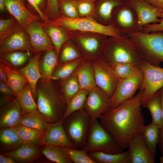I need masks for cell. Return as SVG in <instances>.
Masks as SVG:
<instances>
[{"label": "cell", "instance_id": "1", "mask_svg": "<svg viewBox=\"0 0 163 163\" xmlns=\"http://www.w3.org/2000/svg\"><path fill=\"white\" fill-rule=\"evenodd\" d=\"M143 91L139 90L134 96L110 109L98 120L103 127L124 150L130 140L141 133L145 125L141 112Z\"/></svg>", "mask_w": 163, "mask_h": 163}, {"label": "cell", "instance_id": "2", "mask_svg": "<svg viewBox=\"0 0 163 163\" xmlns=\"http://www.w3.org/2000/svg\"><path fill=\"white\" fill-rule=\"evenodd\" d=\"M56 82L40 79L36 85L38 110L49 123L62 121L67 106L58 82Z\"/></svg>", "mask_w": 163, "mask_h": 163}, {"label": "cell", "instance_id": "3", "mask_svg": "<svg viewBox=\"0 0 163 163\" xmlns=\"http://www.w3.org/2000/svg\"><path fill=\"white\" fill-rule=\"evenodd\" d=\"M101 59L109 66L127 62L139 67L143 59L136 45L127 34L108 37Z\"/></svg>", "mask_w": 163, "mask_h": 163}, {"label": "cell", "instance_id": "4", "mask_svg": "<svg viewBox=\"0 0 163 163\" xmlns=\"http://www.w3.org/2000/svg\"><path fill=\"white\" fill-rule=\"evenodd\" d=\"M127 35L144 59L152 65L160 66L163 62V31L150 33L140 31Z\"/></svg>", "mask_w": 163, "mask_h": 163}, {"label": "cell", "instance_id": "5", "mask_svg": "<svg viewBox=\"0 0 163 163\" xmlns=\"http://www.w3.org/2000/svg\"><path fill=\"white\" fill-rule=\"evenodd\" d=\"M66 30L69 39L83 57L91 61L101 59L108 36L97 33Z\"/></svg>", "mask_w": 163, "mask_h": 163}, {"label": "cell", "instance_id": "6", "mask_svg": "<svg viewBox=\"0 0 163 163\" xmlns=\"http://www.w3.org/2000/svg\"><path fill=\"white\" fill-rule=\"evenodd\" d=\"M82 149L88 153L99 152L119 154L124 151L98 119H92L88 139Z\"/></svg>", "mask_w": 163, "mask_h": 163}, {"label": "cell", "instance_id": "7", "mask_svg": "<svg viewBox=\"0 0 163 163\" xmlns=\"http://www.w3.org/2000/svg\"><path fill=\"white\" fill-rule=\"evenodd\" d=\"M92 119L83 108L77 110L62 120L69 139L77 149H82L87 142Z\"/></svg>", "mask_w": 163, "mask_h": 163}, {"label": "cell", "instance_id": "8", "mask_svg": "<svg viewBox=\"0 0 163 163\" xmlns=\"http://www.w3.org/2000/svg\"><path fill=\"white\" fill-rule=\"evenodd\" d=\"M50 21L53 24L69 31L97 33L108 37H117L120 35L112 25L102 24L92 17L72 18L61 15Z\"/></svg>", "mask_w": 163, "mask_h": 163}, {"label": "cell", "instance_id": "9", "mask_svg": "<svg viewBox=\"0 0 163 163\" xmlns=\"http://www.w3.org/2000/svg\"><path fill=\"white\" fill-rule=\"evenodd\" d=\"M110 25L120 35L142 31L136 13L126 2L114 9Z\"/></svg>", "mask_w": 163, "mask_h": 163}, {"label": "cell", "instance_id": "10", "mask_svg": "<svg viewBox=\"0 0 163 163\" xmlns=\"http://www.w3.org/2000/svg\"><path fill=\"white\" fill-rule=\"evenodd\" d=\"M139 67L143 73L139 89L143 91L142 104L163 87V68L152 65L143 59Z\"/></svg>", "mask_w": 163, "mask_h": 163}, {"label": "cell", "instance_id": "11", "mask_svg": "<svg viewBox=\"0 0 163 163\" xmlns=\"http://www.w3.org/2000/svg\"><path fill=\"white\" fill-rule=\"evenodd\" d=\"M143 78L142 72L139 67L129 77L119 79L116 90L110 97L111 109L117 107L134 96L139 89Z\"/></svg>", "mask_w": 163, "mask_h": 163}, {"label": "cell", "instance_id": "12", "mask_svg": "<svg viewBox=\"0 0 163 163\" xmlns=\"http://www.w3.org/2000/svg\"><path fill=\"white\" fill-rule=\"evenodd\" d=\"M83 108L92 119H98L111 109L110 97L97 86L89 91Z\"/></svg>", "mask_w": 163, "mask_h": 163}, {"label": "cell", "instance_id": "13", "mask_svg": "<svg viewBox=\"0 0 163 163\" xmlns=\"http://www.w3.org/2000/svg\"><path fill=\"white\" fill-rule=\"evenodd\" d=\"M91 62L97 86L103 90L110 97L116 90L119 78L110 66L101 59Z\"/></svg>", "mask_w": 163, "mask_h": 163}, {"label": "cell", "instance_id": "14", "mask_svg": "<svg viewBox=\"0 0 163 163\" xmlns=\"http://www.w3.org/2000/svg\"><path fill=\"white\" fill-rule=\"evenodd\" d=\"M126 3L136 13L139 25L142 30L145 25L161 21L163 10L153 7L144 0H129Z\"/></svg>", "mask_w": 163, "mask_h": 163}, {"label": "cell", "instance_id": "15", "mask_svg": "<svg viewBox=\"0 0 163 163\" xmlns=\"http://www.w3.org/2000/svg\"><path fill=\"white\" fill-rule=\"evenodd\" d=\"M26 30L29 37L34 53L55 49L41 21L32 23L27 27Z\"/></svg>", "mask_w": 163, "mask_h": 163}, {"label": "cell", "instance_id": "16", "mask_svg": "<svg viewBox=\"0 0 163 163\" xmlns=\"http://www.w3.org/2000/svg\"><path fill=\"white\" fill-rule=\"evenodd\" d=\"M6 9L18 21L19 27L26 29L32 23L39 21V16L26 7L23 0H4Z\"/></svg>", "mask_w": 163, "mask_h": 163}, {"label": "cell", "instance_id": "17", "mask_svg": "<svg viewBox=\"0 0 163 163\" xmlns=\"http://www.w3.org/2000/svg\"><path fill=\"white\" fill-rule=\"evenodd\" d=\"M127 148L131 163H155V156L146 145L140 133L129 141Z\"/></svg>", "mask_w": 163, "mask_h": 163}, {"label": "cell", "instance_id": "18", "mask_svg": "<svg viewBox=\"0 0 163 163\" xmlns=\"http://www.w3.org/2000/svg\"><path fill=\"white\" fill-rule=\"evenodd\" d=\"M15 50L34 53L29 37L25 29L19 27L0 44V54Z\"/></svg>", "mask_w": 163, "mask_h": 163}, {"label": "cell", "instance_id": "19", "mask_svg": "<svg viewBox=\"0 0 163 163\" xmlns=\"http://www.w3.org/2000/svg\"><path fill=\"white\" fill-rule=\"evenodd\" d=\"M44 144L77 149L67 136L63 126L62 121L49 123L45 135Z\"/></svg>", "mask_w": 163, "mask_h": 163}, {"label": "cell", "instance_id": "20", "mask_svg": "<svg viewBox=\"0 0 163 163\" xmlns=\"http://www.w3.org/2000/svg\"><path fill=\"white\" fill-rule=\"evenodd\" d=\"M22 115L21 109L17 98L0 106V128H11L17 124Z\"/></svg>", "mask_w": 163, "mask_h": 163}, {"label": "cell", "instance_id": "21", "mask_svg": "<svg viewBox=\"0 0 163 163\" xmlns=\"http://www.w3.org/2000/svg\"><path fill=\"white\" fill-rule=\"evenodd\" d=\"M42 54V52L35 53L34 56L30 57L27 64L17 70L27 79L34 99L37 97L36 88L37 82L42 78L39 68V61Z\"/></svg>", "mask_w": 163, "mask_h": 163}, {"label": "cell", "instance_id": "22", "mask_svg": "<svg viewBox=\"0 0 163 163\" xmlns=\"http://www.w3.org/2000/svg\"><path fill=\"white\" fill-rule=\"evenodd\" d=\"M126 2V0H97L95 2V11L94 18L102 24L110 25L114 9Z\"/></svg>", "mask_w": 163, "mask_h": 163}, {"label": "cell", "instance_id": "23", "mask_svg": "<svg viewBox=\"0 0 163 163\" xmlns=\"http://www.w3.org/2000/svg\"><path fill=\"white\" fill-rule=\"evenodd\" d=\"M74 73L78 77L81 89L89 91L97 86L94 68L91 61L84 59L78 65Z\"/></svg>", "mask_w": 163, "mask_h": 163}, {"label": "cell", "instance_id": "24", "mask_svg": "<svg viewBox=\"0 0 163 163\" xmlns=\"http://www.w3.org/2000/svg\"><path fill=\"white\" fill-rule=\"evenodd\" d=\"M11 128L18 134L24 144L37 147L44 144L45 134L18 123Z\"/></svg>", "mask_w": 163, "mask_h": 163}, {"label": "cell", "instance_id": "25", "mask_svg": "<svg viewBox=\"0 0 163 163\" xmlns=\"http://www.w3.org/2000/svg\"><path fill=\"white\" fill-rule=\"evenodd\" d=\"M39 61V68L42 80H51V77L58 65V58L55 49L45 51Z\"/></svg>", "mask_w": 163, "mask_h": 163}, {"label": "cell", "instance_id": "26", "mask_svg": "<svg viewBox=\"0 0 163 163\" xmlns=\"http://www.w3.org/2000/svg\"><path fill=\"white\" fill-rule=\"evenodd\" d=\"M2 154L17 161L27 163L33 161L37 158L40 155V152L37 147L24 143L17 149L6 151Z\"/></svg>", "mask_w": 163, "mask_h": 163}, {"label": "cell", "instance_id": "27", "mask_svg": "<svg viewBox=\"0 0 163 163\" xmlns=\"http://www.w3.org/2000/svg\"><path fill=\"white\" fill-rule=\"evenodd\" d=\"M50 21L41 22L44 30L53 43L58 58L62 46L69 39L66 30L53 24Z\"/></svg>", "mask_w": 163, "mask_h": 163}, {"label": "cell", "instance_id": "28", "mask_svg": "<svg viewBox=\"0 0 163 163\" xmlns=\"http://www.w3.org/2000/svg\"><path fill=\"white\" fill-rule=\"evenodd\" d=\"M31 53L26 51L15 50L0 54V62L10 69L18 70L29 61Z\"/></svg>", "mask_w": 163, "mask_h": 163}, {"label": "cell", "instance_id": "29", "mask_svg": "<svg viewBox=\"0 0 163 163\" xmlns=\"http://www.w3.org/2000/svg\"><path fill=\"white\" fill-rule=\"evenodd\" d=\"M18 123L38 130L44 134L49 124L45 117L38 110L22 115Z\"/></svg>", "mask_w": 163, "mask_h": 163}, {"label": "cell", "instance_id": "30", "mask_svg": "<svg viewBox=\"0 0 163 163\" xmlns=\"http://www.w3.org/2000/svg\"><path fill=\"white\" fill-rule=\"evenodd\" d=\"M0 142L2 150L6 151L14 150L24 143L11 128L1 129Z\"/></svg>", "mask_w": 163, "mask_h": 163}, {"label": "cell", "instance_id": "31", "mask_svg": "<svg viewBox=\"0 0 163 163\" xmlns=\"http://www.w3.org/2000/svg\"><path fill=\"white\" fill-rule=\"evenodd\" d=\"M150 112L153 122L159 128L162 124V107L160 96L158 91L142 104Z\"/></svg>", "mask_w": 163, "mask_h": 163}, {"label": "cell", "instance_id": "32", "mask_svg": "<svg viewBox=\"0 0 163 163\" xmlns=\"http://www.w3.org/2000/svg\"><path fill=\"white\" fill-rule=\"evenodd\" d=\"M140 133L147 148L155 156L159 140V128L152 122L149 124L144 126Z\"/></svg>", "mask_w": 163, "mask_h": 163}, {"label": "cell", "instance_id": "33", "mask_svg": "<svg viewBox=\"0 0 163 163\" xmlns=\"http://www.w3.org/2000/svg\"><path fill=\"white\" fill-rule=\"evenodd\" d=\"M56 81L67 105L72 98L81 90L78 77L73 72L67 78L63 80Z\"/></svg>", "mask_w": 163, "mask_h": 163}, {"label": "cell", "instance_id": "34", "mask_svg": "<svg viewBox=\"0 0 163 163\" xmlns=\"http://www.w3.org/2000/svg\"><path fill=\"white\" fill-rule=\"evenodd\" d=\"M21 109L22 115L38 110L30 85L27 82L19 93L17 97Z\"/></svg>", "mask_w": 163, "mask_h": 163}, {"label": "cell", "instance_id": "35", "mask_svg": "<svg viewBox=\"0 0 163 163\" xmlns=\"http://www.w3.org/2000/svg\"><path fill=\"white\" fill-rule=\"evenodd\" d=\"M6 71L8 85L14 96L17 97L18 94L25 85L28 82L26 77L17 70L11 69L0 62Z\"/></svg>", "mask_w": 163, "mask_h": 163}, {"label": "cell", "instance_id": "36", "mask_svg": "<svg viewBox=\"0 0 163 163\" xmlns=\"http://www.w3.org/2000/svg\"><path fill=\"white\" fill-rule=\"evenodd\" d=\"M88 154L96 163H131L127 150L119 154L95 152Z\"/></svg>", "mask_w": 163, "mask_h": 163}, {"label": "cell", "instance_id": "37", "mask_svg": "<svg viewBox=\"0 0 163 163\" xmlns=\"http://www.w3.org/2000/svg\"><path fill=\"white\" fill-rule=\"evenodd\" d=\"M82 58L83 57L77 47L72 41L69 39L64 43L60 49L58 65Z\"/></svg>", "mask_w": 163, "mask_h": 163}, {"label": "cell", "instance_id": "38", "mask_svg": "<svg viewBox=\"0 0 163 163\" xmlns=\"http://www.w3.org/2000/svg\"><path fill=\"white\" fill-rule=\"evenodd\" d=\"M42 152L47 159L54 162L73 163L63 147L45 145Z\"/></svg>", "mask_w": 163, "mask_h": 163}, {"label": "cell", "instance_id": "39", "mask_svg": "<svg viewBox=\"0 0 163 163\" xmlns=\"http://www.w3.org/2000/svg\"><path fill=\"white\" fill-rule=\"evenodd\" d=\"M85 59L83 57L58 65L52 74L51 80L59 81L67 78L74 72L81 62Z\"/></svg>", "mask_w": 163, "mask_h": 163}, {"label": "cell", "instance_id": "40", "mask_svg": "<svg viewBox=\"0 0 163 163\" xmlns=\"http://www.w3.org/2000/svg\"><path fill=\"white\" fill-rule=\"evenodd\" d=\"M89 90L81 89L70 99L67 104L63 120L74 112L83 108Z\"/></svg>", "mask_w": 163, "mask_h": 163}, {"label": "cell", "instance_id": "41", "mask_svg": "<svg viewBox=\"0 0 163 163\" xmlns=\"http://www.w3.org/2000/svg\"><path fill=\"white\" fill-rule=\"evenodd\" d=\"M76 8L79 18L94 17L95 2L93 0H72Z\"/></svg>", "mask_w": 163, "mask_h": 163}, {"label": "cell", "instance_id": "42", "mask_svg": "<svg viewBox=\"0 0 163 163\" xmlns=\"http://www.w3.org/2000/svg\"><path fill=\"white\" fill-rule=\"evenodd\" d=\"M19 27V24L13 17L0 20V44L15 32Z\"/></svg>", "mask_w": 163, "mask_h": 163}, {"label": "cell", "instance_id": "43", "mask_svg": "<svg viewBox=\"0 0 163 163\" xmlns=\"http://www.w3.org/2000/svg\"><path fill=\"white\" fill-rule=\"evenodd\" d=\"M109 66L119 79L129 77L139 67L132 63L127 62L116 63Z\"/></svg>", "mask_w": 163, "mask_h": 163}, {"label": "cell", "instance_id": "44", "mask_svg": "<svg viewBox=\"0 0 163 163\" xmlns=\"http://www.w3.org/2000/svg\"><path fill=\"white\" fill-rule=\"evenodd\" d=\"M63 148L73 163H96L88 153L82 149Z\"/></svg>", "mask_w": 163, "mask_h": 163}, {"label": "cell", "instance_id": "45", "mask_svg": "<svg viewBox=\"0 0 163 163\" xmlns=\"http://www.w3.org/2000/svg\"><path fill=\"white\" fill-rule=\"evenodd\" d=\"M61 15L72 18H79L76 7L72 0H59Z\"/></svg>", "mask_w": 163, "mask_h": 163}, {"label": "cell", "instance_id": "46", "mask_svg": "<svg viewBox=\"0 0 163 163\" xmlns=\"http://www.w3.org/2000/svg\"><path fill=\"white\" fill-rule=\"evenodd\" d=\"M45 14L51 20L56 19L61 15L59 8V0H46Z\"/></svg>", "mask_w": 163, "mask_h": 163}, {"label": "cell", "instance_id": "47", "mask_svg": "<svg viewBox=\"0 0 163 163\" xmlns=\"http://www.w3.org/2000/svg\"><path fill=\"white\" fill-rule=\"evenodd\" d=\"M0 91L1 96L5 102L17 98L13 95L11 88L8 85L2 82H0Z\"/></svg>", "mask_w": 163, "mask_h": 163}, {"label": "cell", "instance_id": "48", "mask_svg": "<svg viewBox=\"0 0 163 163\" xmlns=\"http://www.w3.org/2000/svg\"><path fill=\"white\" fill-rule=\"evenodd\" d=\"M142 31L147 33L163 31V14L160 22L145 25L143 27Z\"/></svg>", "mask_w": 163, "mask_h": 163}, {"label": "cell", "instance_id": "49", "mask_svg": "<svg viewBox=\"0 0 163 163\" xmlns=\"http://www.w3.org/2000/svg\"><path fill=\"white\" fill-rule=\"evenodd\" d=\"M160 96L162 107V124L160 129L159 145L161 155H163V87L159 91Z\"/></svg>", "mask_w": 163, "mask_h": 163}, {"label": "cell", "instance_id": "50", "mask_svg": "<svg viewBox=\"0 0 163 163\" xmlns=\"http://www.w3.org/2000/svg\"><path fill=\"white\" fill-rule=\"evenodd\" d=\"M29 4L38 13L42 22H48L50 20L49 18L43 13L36 4L35 0H27Z\"/></svg>", "mask_w": 163, "mask_h": 163}, {"label": "cell", "instance_id": "51", "mask_svg": "<svg viewBox=\"0 0 163 163\" xmlns=\"http://www.w3.org/2000/svg\"><path fill=\"white\" fill-rule=\"evenodd\" d=\"M153 7L163 10V0H144Z\"/></svg>", "mask_w": 163, "mask_h": 163}, {"label": "cell", "instance_id": "52", "mask_svg": "<svg viewBox=\"0 0 163 163\" xmlns=\"http://www.w3.org/2000/svg\"><path fill=\"white\" fill-rule=\"evenodd\" d=\"M0 82L8 85L6 71L3 66L0 63Z\"/></svg>", "mask_w": 163, "mask_h": 163}, {"label": "cell", "instance_id": "53", "mask_svg": "<svg viewBox=\"0 0 163 163\" xmlns=\"http://www.w3.org/2000/svg\"><path fill=\"white\" fill-rule=\"evenodd\" d=\"M16 162L12 158L2 154H0V163H15Z\"/></svg>", "mask_w": 163, "mask_h": 163}, {"label": "cell", "instance_id": "54", "mask_svg": "<svg viewBox=\"0 0 163 163\" xmlns=\"http://www.w3.org/2000/svg\"><path fill=\"white\" fill-rule=\"evenodd\" d=\"M5 9L4 0H0V11L1 12L4 11Z\"/></svg>", "mask_w": 163, "mask_h": 163}, {"label": "cell", "instance_id": "55", "mask_svg": "<svg viewBox=\"0 0 163 163\" xmlns=\"http://www.w3.org/2000/svg\"><path fill=\"white\" fill-rule=\"evenodd\" d=\"M35 1L37 5L40 9V7L43 5V0H35Z\"/></svg>", "mask_w": 163, "mask_h": 163}, {"label": "cell", "instance_id": "56", "mask_svg": "<svg viewBox=\"0 0 163 163\" xmlns=\"http://www.w3.org/2000/svg\"><path fill=\"white\" fill-rule=\"evenodd\" d=\"M160 162L161 163H163V155H161L160 159Z\"/></svg>", "mask_w": 163, "mask_h": 163}, {"label": "cell", "instance_id": "57", "mask_svg": "<svg viewBox=\"0 0 163 163\" xmlns=\"http://www.w3.org/2000/svg\"><path fill=\"white\" fill-rule=\"evenodd\" d=\"M95 2L97 0H93Z\"/></svg>", "mask_w": 163, "mask_h": 163}, {"label": "cell", "instance_id": "58", "mask_svg": "<svg viewBox=\"0 0 163 163\" xmlns=\"http://www.w3.org/2000/svg\"><path fill=\"white\" fill-rule=\"evenodd\" d=\"M126 0V1H128L129 0Z\"/></svg>", "mask_w": 163, "mask_h": 163}]
</instances>
